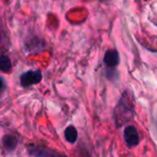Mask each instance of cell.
<instances>
[{
  "label": "cell",
  "mask_w": 157,
  "mask_h": 157,
  "mask_svg": "<svg viewBox=\"0 0 157 157\" xmlns=\"http://www.w3.org/2000/svg\"><path fill=\"white\" fill-rule=\"evenodd\" d=\"M0 41H1V35H0Z\"/></svg>",
  "instance_id": "obj_11"
},
{
  "label": "cell",
  "mask_w": 157,
  "mask_h": 157,
  "mask_svg": "<svg viewBox=\"0 0 157 157\" xmlns=\"http://www.w3.org/2000/svg\"><path fill=\"white\" fill-rule=\"evenodd\" d=\"M123 137L126 145L130 148L138 146L141 141L138 130L132 125H128L125 127L123 132Z\"/></svg>",
  "instance_id": "obj_5"
},
{
  "label": "cell",
  "mask_w": 157,
  "mask_h": 157,
  "mask_svg": "<svg viewBox=\"0 0 157 157\" xmlns=\"http://www.w3.org/2000/svg\"><path fill=\"white\" fill-rule=\"evenodd\" d=\"M2 144L4 148L7 151V152H13L18 144L17 138L12 134H6L4 135L3 139H2Z\"/></svg>",
  "instance_id": "obj_6"
},
{
  "label": "cell",
  "mask_w": 157,
  "mask_h": 157,
  "mask_svg": "<svg viewBox=\"0 0 157 157\" xmlns=\"http://www.w3.org/2000/svg\"><path fill=\"white\" fill-rule=\"evenodd\" d=\"M64 138L69 144H75L78 139V132L75 126L69 125L64 131Z\"/></svg>",
  "instance_id": "obj_7"
},
{
  "label": "cell",
  "mask_w": 157,
  "mask_h": 157,
  "mask_svg": "<svg viewBox=\"0 0 157 157\" xmlns=\"http://www.w3.org/2000/svg\"><path fill=\"white\" fill-rule=\"evenodd\" d=\"M77 157H91V155L86 148H81L77 153Z\"/></svg>",
  "instance_id": "obj_9"
},
{
  "label": "cell",
  "mask_w": 157,
  "mask_h": 157,
  "mask_svg": "<svg viewBox=\"0 0 157 157\" xmlns=\"http://www.w3.org/2000/svg\"><path fill=\"white\" fill-rule=\"evenodd\" d=\"M6 86V84L5 79H4L2 76H0V92H2V91H4V90H5Z\"/></svg>",
  "instance_id": "obj_10"
},
{
  "label": "cell",
  "mask_w": 157,
  "mask_h": 157,
  "mask_svg": "<svg viewBox=\"0 0 157 157\" xmlns=\"http://www.w3.org/2000/svg\"><path fill=\"white\" fill-rule=\"evenodd\" d=\"M103 63L107 67V77L109 78V75H114L116 72L117 66L121 63L120 53L116 49H109L108 50L103 57Z\"/></svg>",
  "instance_id": "obj_2"
},
{
  "label": "cell",
  "mask_w": 157,
  "mask_h": 157,
  "mask_svg": "<svg viewBox=\"0 0 157 157\" xmlns=\"http://www.w3.org/2000/svg\"><path fill=\"white\" fill-rule=\"evenodd\" d=\"M42 80V73L40 70H29L19 76L22 87H29L32 85L39 84Z\"/></svg>",
  "instance_id": "obj_3"
},
{
  "label": "cell",
  "mask_w": 157,
  "mask_h": 157,
  "mask_svg": "<svg viewBox=\"0 0 157 157\" xmlns=\"http://www.w3.org/2000/svg\"><path fill=\"white\" fill-rule=\"evenodd\" d=\"M132 92L126 89L121 96L114 110L113 118L117 128L122 127L134 117V102Z\"/></svg>",
  "instance_id": "obj_1"
},
{
  "label": "cell",
  "mask_w": 157,
  "mask_h": 157,
  "mask_svg": "<svg viewBox=\"0 0 157 157\" xmlns=\"http://www.w3.org/2000/svg\"><path fill=\"white\" fill-rule=\"evenodd\" d=\"M28 153L30 156L33 157H67L62 153L55 150L49 149L45 146H29L28 148Z\"/></svg>",
  "instance_id": "obj_4"
},
{
  "label": "cell",
  "mask_w": 157,
  "mask_h": 157,
  "mask_svg": "<svg viewBox=\"0 0 157 157\" xmlns=\"http://www.w3.org/2000/svg\"><path fill=\"white\" fill-rule=\"evenodd\" d=\"M12 70V62L7 55H0V71L3 73H10Z\"/></svg>",
  "instance_id": "obj_8"
}]
</instances>
